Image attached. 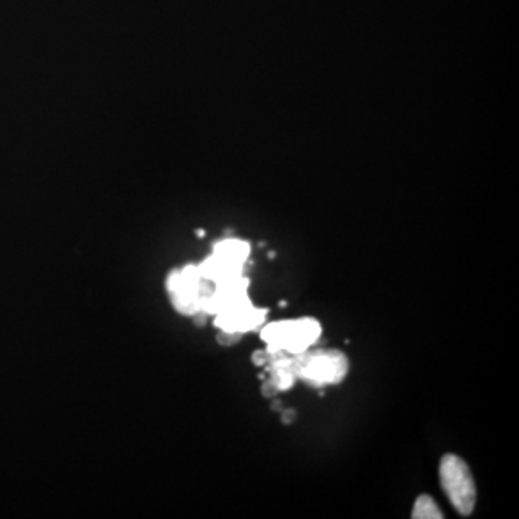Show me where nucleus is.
<instances>
[{
    "mask_svg": "<svg viewBox=\"0 0 519 519\" xmlns=\"http://www.w3.org/2000/svg\"><path fill=\"white\" fill-rule=\"evenodd\" d=\"M297 380L313 388L341 384L349 371L348 357L338 349H313L293 355Z\"/></svg>",
    "mask_w": 519,
    "mask_h": 519,
    "instance_id": "1",
    "label": "nucleus"
},
{
    "mask_svg": "<svg viewBox=\"0 0 519 519\" xmlns=\"http://www.w3.org/2000/svg\"><path fill=\"white\" fill-rule=\"evenodd\" d=\"M260 336L266 342V351L270 354L285 352L287 355H299L319 341L322 326L315 318L272 322L263 326Z\"/></svg>",
    "mask_w": 519,
    "mask_h": 519,
    "instance_id": "2",
    "label": "nucleus"
},
{
    "mask_svg": "<svg viewBox=\"0 0 519 519\" xmlns=\"http://www.w3.org/2000/svg\"><path fill=\"white\" fill-rule=\"evenodd\" d=\"M439 475L443 491L453 508L462 517L472 515L476 505V485L465 460L452 453L443 456L440 460Z\"/></svg>",
    "mask_w": 519,
    "mask_h": 519,
    "instance_id": "3",
    "label": "nucleus"
},
{
    "mask_svg": "<svg viewBox=\"0 0 519 519\" xmlns=\"http://www.w3.org/2000/svg\"><path fill=\"white\" fill-rule=\"evenodd\" d=\"M267 313L269 310L256 308L250 297L244 295L214 315V325L220 331L240 332L244 335L261 328L266 322Z\"/></svg>",
    "mask_w": 519,
    "mask_h": 519,
    "instance_id": "4",
    "label": "nucleus"
},
{
    "mask_svg": "<svg viewBox=\"0 0 519 519\" xmlns=\"http://www.w3.org/2000/svg\"><path fill=\"white\" fill-rule=\"evenodd\" d=\"M212 253L223 257L233 263L246 266L248 257H250L251 247L247 241L238 240V238H225V240L218 241L212 248Z\"/></svg>",
    "mask_w": 519,
    "mask_h": 519,
    "instance_id": "5",
    "label": "nucleus"
},
{
    "mask_svg": "<svg viewBox=\"0 0 519 519\" xmlns=\"http://www.w3.org/2000/svg\"><path fill=\"white\" fill-rule=\"evenodd\" d=\"M414 519H442L445 518L442 509L437 507L436 501L429 495H420L413 507Z\"/></svg>",
    "mask_w": 519,
    "mask_h": 519,
    "instance_id": "6",
    "label": "nucleus"
},
{
    "mask_svg": "<svg viewBox=\"0 0 519 519\" xmlns=\"http://www.w3.org/2000/svg\"><path fill=\"white\" fill-rule=\"evenodd\" d=\"M241 336H243V334H240V332L220 331V334L217 336L218 344L233 346L240 342Z\"/></svg>",
    "mask_w": 519,
    "mask_h": 519,
    "instance_id": "7",
    "label": "nucleus"
},
{
    "mask_svg": "<svg viewBox=\"0 0 519 519\" xmlns=\"http://www.w3.org/2000/svg\"><path fill=\"white\" fill-rule=\"evenodd\" d=\"M279 393V388H277V385L273 383L272 378H267L263 383V387H261V394H263L264 397L273 398Z\"/></svg>",
    "mask_w": 519,
    "mask_h": 519,
    "instance_id": "8",
    "label": "nucleus"
},
{
    "mask_svg": "<svg viewBox=\"0 0 519 519\" xmlns=\"http://www.w3.org/2000/svg\"><path fill=\"white\" fill-rule=\"evenodd\" d=\"M251 359H253L254 365H257V367H263V365L269 364V352L256 351Z\"/></svg>",
    "mask_w": 519,
    "mask_h": 519,
    "instance_id": "9",
    "label": "nucleus"
},
{
    "mask_svg": "<svg viewBox=\"0 0 519 519\" xmlns=\"http://www.w3.org/2000/svg\"><path fill=\"white\" fill-rule=\"evenodd\" d=\"M191 318L195 325L204 326L205 323H207L208 318H210V315H208V313L202 312V310H198V312H195Z\"/></svg>",
    "mask_w": 519,
    "mask_h": 519,
    "instance_id": "10",
    "label": "nucleus"
},
{
    "mask_svg": "<svg viewBox=\"0 0 519 519\" xmlns=\"http://www.w3.org/2000/svg\"><path fill=\"white\" fill-rule=\"evenodd\" d=\"M296 413L293 410H285V413H283L282 419L283 423L289 424L292 423L293 420H295Z\"/></svg>",
    "mask_w": 519,
    "mask_h": 519,
    "instance_id": "11",
    "label": "nucleus"
}]
</instances>
